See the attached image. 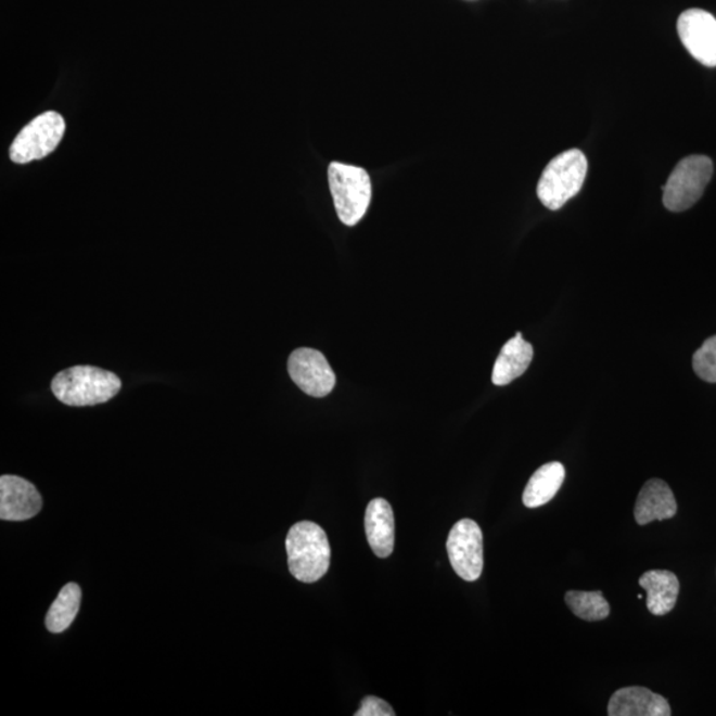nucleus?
Segmentation results:
<instances>
[{
	"instance_id": "nucleus-1",
	"label": "nucleus",
	"mask_w": 716,
	"mask_h": 716,
	"mask_svg": "<svg viewBox=\"0 0 716 716\" xmlns=\"http://www.w3.org/2000/svg\"><path fill=\"white\" fill-rule=\"evenodd\" d=\"M122 386L117 374L89 366L65 369L51 382V391L60 402L79 408L111 401Z\"/></svg>"
},
{
	"instance_id": "nucleus-2",
	"label": "nucleus",
	"mask_w": 716,
	"mask_h": 716,
	"mask_svg": "<svg viewBox=\"0 0 716 716\" xmlns=\"http://www.w3.org/2000/svg\"><path fill=\"white\" fill-rule=\"evenodd\" d=\"M285 549L291 575L298 581H319L330 570L331 546L319 524L296 523L286 535Z\"/></svg>"
},
{
	"instance_id": "nucleus-3",
	"label": "nucleus",
	"mask_w": 716,
	"mask_h": 716,
	"mask_svg": "<svg viewBox=\"0 0 716 716\" xmlns=\"http://www.w3.org/2000/svg\"><path fill=\"white\" fill-rule=\"evenodd\" d=\"M588 172V161L578 149L554 157L537 183V196L549 210L557 212L580 193Z\"/></svg>"
},
{
	"instance_id": "nucleus-4",
	"label": "nucleus",
	"mask_w": 716,
	"mask_h": 716,
	"mask_svg": "<svg viewBox=\"0 0 716 716\" xmlns=\"http://www.w3.org/2000/svg\"><path fill=\"white\" fill-rule=\"evenodd\" d=\"M328 181L340 220L356 226L367 214L372 201V182L362 167L332 163Z\"/></svg>"
},
{
	"instance_id": "nucleus-5",
	"label": "nucleus",
	"mask_w": 716,
	"mask_h": 716,
	"mask_svg": "<svg viewBox=\"0 0 716 716\" xmlns=\"http://www.w3.org/2000/svg\"><path fill=\"white\" fill-rule=\"evenodd\" d=\"M713 161L706 155H690L680 161L664 187L667 210L680 213L694 206L712 181Z\"/></svg>"
},
{
	"instance_id": "nucleus-6",
	"label": "nucleus",
	"mask_w": 716,
	"mask_h": 716,
	"mask_svg": "<svg viewBox=\"0 0 716 716\" xmlns=\"http://www.w3.org/2000/svg\"><path fill=\"white\" fill-rule=\"evenodd\" d=\"M65 131L64 118L56 112L36 117L17 135L10 149L15 164H28L55 151Z\"/></svg>"
},
{
	"instance_id": "nucleus-7",
	"label": "nucleus",
	"mask_w": 716,
	"mask_h": 716,
	"mask_svg": "<svg viewBox=\"0 0 716 716\" xmlns=\"http://www.w3.org/2000/svg\"><path fill=\"white\" fill-rule=\"evenodd\" d=\"M452 570L464 581L473 583L483 572V534L471 519H462L450 530L446 542Z\"/></svg>"
},
{
	"instance_id": "nucleus-8",
	"label": "nucleus",
	"mask_w": 716,
	"mask_h": 716,
	"mask_svg": "<svg viewBox=\"0 0 716 716\" xmlns=\"http://www.w3.org/2000/svg\"><path fill=\"white\" fill-rule=\"evenodd\" d=\"M289 373L292 381L310 397L328 396L336 385V375L321 351L298 348L289 358Z\"/></svg>"
},
{
	"instance_id": "nucleus-9",
	"label": "nucleus",
	"mask_w": 716,
	"mask_h": 716,
	"mask_svg": "<svg viewBox=\"0 0 716 716\" xmlns=\"http://www.w3.org/2000/svg\"><path fill=\"white\" fill-rule=\"evenodd\" d=\"M678 35L686 50L704 67H716V20L709 12L691 9L679 16Z\"/></svg>"
},
{
	"instance_id": "nucleus-10",
	"label": "nucleus",
	"mask_w": 716,
	"mask_h": 716,
	"mask_svg": "<svg viewBox=\"0 0 716 716\" xmlns=\"http://www.w3.org/2000/svg\"><path fill=\"white\" fill-rule=\"evenodd\" d=\"M43 507L41 495L31 482L16 475L0 477V519L24 522L35 517Z\"/></svg>"
},
{
	"instance_id": "nucleus-11",
	"label": "nucleus",
	"mask_w": 716,
	"mask_h": 716,
	"mask_svg": "<svg viewBox=\"0 0 716 716\" xmlns=\"http://www.w3.org/2000/svg\"><path fill=\"white\" fill-rule=\"evenodd\" d=\"M608 715L670 716L672 708L666 698L647 688L631 686L614 692L608 704Z\"/></svg>"
},
{
	"instance_id": "nucleus-12",
	"label": "nucleus",
	"mask_w": 716,
	"mask_h": 716,
	"mask_svg": "<svg viewBox=\"0 0 716 716\" xmlns=\"http://www.w3.org/2000/svg\"><path fill=\"white\" fill-rule=\"evenodd\" d=\"M678 510L676 497L667 483L650 480L644 483L635 507L636 522L647 525L655 521H666L676 516Z\"/></svg>"
},
{
	"instance_id": "nucleus-13",
	"label": "nucleus",
	"mask_w": 716,
	"mask_h": 716,
	"mask_svg": "<svg viewBox=\"0 0 716 716\" xmlns=\"http://www.w3.org/2000/svg\"><path fill=\"white\" fill-rule=\"evenodd\" d=\"M366 533L375 557L389 558L396 539V525L389 501L382 498L370 501L366 512Z\"/></svg>"
},
{
	"instance_id": "nucleus-14",
	"label": "nucleus",
	"mask_w": 716,
	"mask_h": 716,
	"mask_svg": "<svg viewBox=\"0 0 716 716\" xmlns=\"http://www.w3.org/2000/svg\"><path fill=\"white\" fill-rule=\"evenodd\" d=\"M533 345L525 342L521 332L511 338L503 348L495 362L493 370V382L497 386L511 384L513 380L521 378L533 362Z\"/></svg>"
},
{
	"instance_id": "nucleus-15",
	"label": "nucleus",
	"mask_w": 716,
	"mask_h": 716,
	"mask_svg": "<svg viewBox=\"0 0 716 716\" xmlns=\"http://www.w3.org/2000/svg\"><path fill=\"white\" fill-rule=\"evenodd\" d=\"M641 587L647 590V605L654 616H665L677 604L679 594L678 577L670 571H648L640 577Z\"/></svg>"
},
{
	"instance_id": "nucleus-16",
	"label": "nucleus",
	"mask_w": 716,
	"mask_h": 716,
	"mask_svg": "<svg viewBox=\"0 0 716 716\" xmlns=\"http://www.w3.org/2000/svg\"><path fill=\"white\" fill-rule=\"evenodd\" d=\"M565 480V469L560 462H551L541 465L536 473L530 476L527 487L523 493V503L527 509H537V507L549 503L557 494Z\"/></svg>"
},
{
	"instance_id": "nucleus-17",
	"label": "nucleus",
	"mask_w": 716,
	"mask_h": 716,
	"mask_svg": "<svg viewBox=\"0 0 716 716\" xmlns=\"http://www.w3.org/2000/svg\"><path fill=\"white\" fill-rule=\"evenodd\" d=\"M81 589L79 585L69 583L60 590L56 600L47 613L46 626L48 631L63 632L74 623L80 611Z\"/></svg>"
},
{
	"instance_id": "nucleus-18",
	"label": "nucleus",
	"mask_w": 716,
	"mask_h": 716,
	"mask_svg": "<svg viewBox=\"0 0 716 716\" xmlns=\"http://www.w3.org/2000/svg\"><path fill=\"white\" fill-rule=\"evenodd\" d=\"M566 605L573 614L589 623L605 619L611 613V606L601 592H581V590H570L565 594Z\"/></svg>"
},
{
	"instance_id": "nucleus-19",
	"label": "nucleus",
	"mask_w": 716,
	"mask_h": 716,
	"mask_svg": "<svg viewBox=\"0 0 716 716\" xmlns=\"http://www.w3.org/2000/svg\"><path fill=\"white\" fill-rule=\"evenodd\" d=\"M692 368L703 381L716 382V336L709 337L692 357Z\"/></svg>"
},
{
	"instance_id": "nucleus-20",
	"label": "nucleus",
	"mask_w": 716,
	"mask_h": 716,
	"mask_svg": "<svg viewBox=\"0 0 716 716\" xmlns=\"http://www.w3.org/2000/svg\"><path fill=\"white\" fill-rule=\"evenodd\" d=\"M356 716H394L396 713L389 703L378 696H367L358 708Z\"/></svg>"
}]
</instances>
